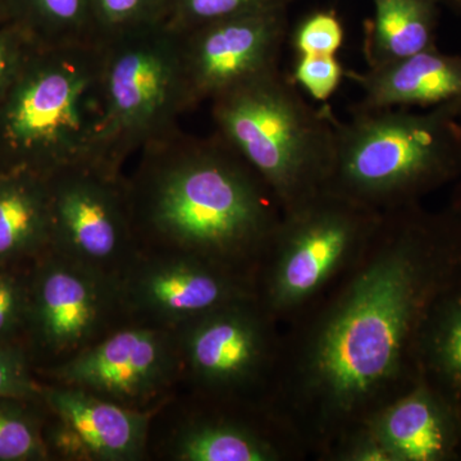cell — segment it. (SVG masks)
I'll return each instance as SVG.
<instances>
[{"label":"cell","mask_w":461,"mask_h":461,"mask_svg":"<svg viewBox=\"0 0 461 461\" xmlns=\"http://www.w3.org/2000/svg\"><path fill=\"white\" fill-rule=\"evenodd\" d=\"M124 189L140 250L185 254L249 277L281 222L268 185L217 132L196 138L178 129L147 145Z\"/></svg>","instance_id":"1"},{"label":"cell","mask_w":461,"mask_h":461,"mask_svg":"<svg viewBox=\"0 0 461 461\" xmlns=\"http://www.w3.org/2000/svg\"><path fill=\"white\" fill-rule=\"evenodd\" d=\"M379 245L315 332L306 362L314 395L350 415L396 377L424 313L432 268L417 235L382 213Z\"/></svg>","instance_id":"2"},{"label":"cell","mask_w":461,"mask_h":461,"mask_svg":"<svg viewBox=\"0 0 461 461\" xmlns=\"http://www.w3.org/2000/svg\"><path fill=\"white\" fill-rule=\"evenodd\" d=\"M103 117L102 42L38 48L3 96L0 147L12 172L48 177L102 160Z\"/></svg>","instance_id":"3"},{"label":"cell","mask_w":461,"mask_h":461,"mask_svg":"<svg viewBox=\"0 0 461 461\" xmlns=\"http://www.w3.org/2000/svg\"><path fill=\"white\" fill-rule=\"evenodd\" d=\"M211 103L215 132L256 169L282 212L329 187L335 114L312 107L280 67Z\"/></svg>","instance_id":"4"},{"label":"cell","mask_w":461,"mask_h":461,"mask_svg":"<svg viewBox=\"0 0 461 461\" xmlns=\"http://www.w3.org/2000/svg\"><path fill=\"white\" fill-rule=\"evenodd\" d=\"M439 115L402 108L354 109L335 118V158L329 189L387 213L445 171L450 138Z\"/></svg>","instance_id":"5"},{"label":"cell","mask_w":461,"mask_h":461,"mask_svg":"<svg viewBox=\"0 0 461 461\" xmlns=\"http://www.w3.org/2000/svg\"><path fill=\"white\" fill-rule=\"evenodd\" d=\"M102 44L104 117L100 157L122 171L132 154L178 130V118L193 107L178 33L167 23Z\"/></svg>","instance_id":"6"},{"label":"cell","mask_w":461,"mask_h":461,"mask_svg":"<svg viewBox=\"0 0 461 461\" xmlns=\"http://www.w3.org/2000/svg\"><path fill=\"white\" fill-rule=\"evenodd\" d=\"M381 217L329 187L282 212L269 247L275 260L267 282V305L286 311L311 299L371 241Z\"/></svg>","instance_id":"7"},{"label":"cell","mask_w":461,"mask_h":461,"mask_svg":"<svg viewBox=\"0 0 461 461\" xmlns=\"http://www.w3.org/2000/svg\"><path fill=\"white\" fill-rule=\"evenodd\" d=\"M50 251L120 278L138 256L124 175L102 160H87L48 176Z\"/></svg>","instance_id":"8"},{"label":"cell","mask_w":461,"mask_h":461,"mask_svg":"<svg viewBox=\"0 0 461 461\" xmlns=\"http://www.w3.org/2000/svg\"><path fill=\"white\" fill-rule=\"evenodd\" d=\"M25 326L45 369L74 359L129 324L117 278L48 251L36 259Z\"/></svg>","instance_id":"9"},{"label":"cell","mask_w":461,"mask_h":461,"mask_svg":"<svg viewBox=\"0 0 461 461\" xmlns=\"http://www.w3.org/2000/svg\"><path fill=\"white\" fill-rule=\"evenodd\" d=\"M41 372L51 384L157 412L180 388L177 338L175 330L124 324L74 359Z\"/></svg>","instance_id":"10"},{"label":"cell","mask_w":461,"mask_h":461,"mask_svg":"<svg viewBox=\"0 0 461 461\" xmlns=\"http://www.w3.org/2000/svg\"><path fill=\"white\" fill-rule=\"evenodd\" d=\"M118 284L129 323L171 330L230 303L257 297L249 276L165 251L139 250Z\"/></svg>","instance_id":"11"},{"label":"cell","mask_w":461,"mask_h":461,"mask_svg":"<svg viewBox=\"0 0 461 461\" xmlns=\"http://www.w3.org/2000/svg\"><path fill=\"white\" fill-rule=\"evenodd\" d=\"M257 297L230 303L176 330L180 388L202 399L241 395L263 375L268 330ZM178 388V390H180Z\"/></svg>","instance_id":"12"},{"label":"cell","mask_w":461,"mask_h":461,"mask_svg":"<svg viewBox=\"0 0 461 461\" xmlns=\"http://www.w3.org/2000/svg\"><path fill=\"white\" fill-rule=\"evenodd\" d=\"M177 33L194 108L280 67L286 12L285 7L266 9Z\"/></svg>","instance_id":"13"},{"label":"cell","mask_w":461,"mask_h":461,"mask_svg":"<svg viewBox=\"0 0 461 461\" xmlns=\"http://www.w3.org/2000/svg\"><path fill=\"white\" fill-rule=\"evenodd\" d=\"M45 405L74 437L81 461H142L149 457L156 412L136 411L80 388L47 384Z\"/></svg>","instance_id":"14"},{"label":"cell","mask_w":461,"mask_h":461,"mask_svg":"<svg viewBox=\"0 0 461 461\" xmlns=\"http://www.w3.org/2000/svg\"><path fill=\"white\" fill-rule=\"evenodd\" d=\"M175 405L177 406L175 400ZM160 408L166 429L149 441V456L169 461H272L278 457L275 446L253 427L224 417H205L191 411Z\"/></svg>","instance_id":"15"},{"label":"cell","mask_w":461,"mask_h":461,"mask_svg":"<svg viewBox=\"0 0 461 461\" xmlns=\"http://www.w3.org/2000/svg\"><path fill=\"white\" fill-rule=\"evenodd\" d=\"M362 89L357 108H406L461 99V62L426 50L414 56L346 72Z\"/></svg>","instance_id":"16"},{"label":"cell","mask_w":461,"mask_h":461,"mask_svg":"<svg viewBox=\"0 0 461 461\" xmlns=\"http://www.w3.org/2000/svg\"><path fill=\"white\" fill-rule=\"evenodd\" d=\"M368 429L393 461L442 460L456 444L453 415L426 387L415 388L388 405Z\"/></svg>","instance_id":"17"},{"label":"cell","mask_w":461,"mask_h":461,"mask_svg":"<svg viewBox=\"0 0 461 461\" xmlns=\"http://www.w3.org/2000/svg\"><path fill=\"white\" fill-rule=\"evenodd\" d=\"M50 195L47 178L11 172L0 180V266L50 251Z\"/></svg>","instance_id":"18"},{"label":"cell","mask_w":461,"mask_h":461,"mask_svg":"<svg viewBox=\"0 0 461 461\" xmlns=\"http://www.w3.org/2000/svg\"><path fill=\"white\" fill-rule=\"evenodd\" d=\"M366 33L368 67L386 65L429 50L430 11L426 0H373Z\"/></svg>","instance_id":"19"},{"label":"cell","mask_w":461,"mask_h":461,"mask_svg":"<svg viewBox=\"0 0 461 461\" xmlns=\"http://www.w3.org/2000/svg\"><path fill=\"white\" fill-rule=\"evenodd\" d=\"M39 48L100 42L91 0H27Z\"/></svg>","instance_id":"20"},{"label":"cell","mask_w":461,"mask_h":461,"mask_svg":"<svg viewBox=\"0 0 461 461\" xmlns=\"http://www.w3.org/2000/svg\"><path fill=\"white\" fill-rule=\"evenodd\" d=\"M427 354L436 375L461 393V295L447 300L433 314Z\"/></svg>","instance_id":"21"},{"label":"cell","mask_w":461,"mask_h":461,"mask_svg":"<svg viewBox=\"0 0 461 461\" xmlns=\"http://www.w3.org/2000/svg\"><path fill=\"white\" fill-rule=\"evenodd\" d=\"M91 8L99 41L104 42L167 23L169 0H91Z\"/></svg>","instance_id":"22"},{"label":"cell","mask_w":461,"mask_h":461,"mask_svg":"<svg viewBox=\"0 0 461 461\" xmlns=\"http://www.w3.org/2000/svg\"><path fill=\"white\" fill-rule=\"evenodd\" d=\"M26 399H0V461L50 460L42 424L21 408Z\"/></svg>","instance_id":"23"},{"label":"cell","mask_w":461,"mask_h":461,"mask_svg":"<svg viewBox=\"0 0 461 461\" xmlns=\"http://www.w3.org/2000/svg\"><path fill=\"white\" fill-rule=\"evenodd\" d=\"M287 0H169L167 25L185 32L224 18L285 7Z\"/></svg>","instance_id":"24"},{"label":"cell","mask_w":461,"mask_h":461,"mask_svg":"<svg viewBox=\"0 0 461 461\" xmlns=\"http://www.w3.org/2000/svg\"><path fill=\"white\" fill-rule=\"evenodd\" d=\"M344 27L338 14L318 11L297 23L291 35V47L299 56H336L344 42Z\"/></svg>","instance_id":"25"},{"label":"cell","mask_w":461,"mask_h":461,"mask_svg":"<svg viewBox=\"0 0 461 461\" xmlns=\"http://www.w3.org/2000/svg\"><path fill=\"white\" fill-rule=\"evenodd\" d=\"M346 76L336 56H299L294 66V83L317 102H327Z\"/></svg>","instance_id":"26"},{"label":"cell","mask_w":461,"mask_h":461,"mask_svg":"<svg viewBox=\"0 0 461 461\" xmlns=\"http://www.w3.org/2000/svg\"><path fill=\"white\" fill-rule=\"evenodd\" d=\"M41 388L33 378L32 362L23 348L0 345V399H38Z\"/></svg>","instance_id":"27"},{"label":"cell","mask_w":461,"mask_h":461,"mask_svg":"<svg viewBox=\"0 0 461 461\" xmlns=\"http://www.w3.org/2000/svg\"><path fill=\"white\" fill-rule=\"evenodd\" d=\"M29 285L30 281L0 269V339L25 326Z\"/></svg>","instance_id":"28"},{"label":"cell","mask_w":461,"mask_h":461,"mask_svg":"<svg viewBox=\"0 0 461 461\" xmlns=\"http://www.w3.org/2000/svg\"><path fill=\"white\" fill-rule=\"evenodd\" d=\"M27 60H23V51L18 48V41L8 36H0V98L5 96L14 83Z\"/></svg>","instance_id":"29"},{"label":"cell","mask_w":461,"mask_h":461,"mask_svg":"<svg viewBox=\"0 0 461 461\" xmlns=\"http://www.w3.org/2000/svg\"><path fill=\"white\" fill-rule=\"evenodd\" d=\"M345 456L346 460L351 461H393L387 448L369 429L353 439Z\"/></svg>","instance_id":"30"}]
</instances>
